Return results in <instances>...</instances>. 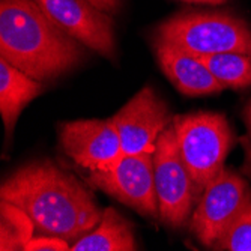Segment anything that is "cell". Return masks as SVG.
<instances>
[{
    "label": "cell",
    "mask_w": 251,
    "mask_h": 251,
    "mask_svg": "<svg viewBox=\"0 0 251 251\" xmlns=\"http://www.w3.org/2000/svg\"><path fill=\"white\" fill-rule=\"evenodd\" d=\"M244 122H245V126H247V132H248L247 140L251 143V100L248 101V104L244 108Z\"/></svg>",
    "instance_id": "ffe728a7"
},
{
    "label": "cell",
    "mask_w": 251,
    "mask_h": 251,
    "mask_svg": "<svg viewBox=\"0 0 251 251\" xmlns=\"http://www.w3.org/2000/svg\"><path fill=\"white\" fill-rule=\"evenodd\" d=\"M153 47L163 73L180 94L187 97H206L224 90L200 57L163 41H153Z\"/></svg>",
    "instance_id": "8fae6325"
},
{
    "label": "cell",
    "mask_w": 251,
    "mask_h": 251,
    "mask_svg": "<svg viewBox=\"0 0 251 251\" xmlns=\"http://www.w3.org/2000/svg\"><path fill=\"white\" fill-rule=\"evenodd\" d=\"M153 177L161 221L170 227L185 224L201 191L180 158L173 124L163 131L156 142Z\"/></svg>",
    "instance_id": "5b68a950"
},
{
    "label": "cell",
    "mask_w": 251,
    "mask_h": 251,
    "mask_svg": "<svg viewBox=\"0 0 251 251\" xmlns=\"http://www.w3.org/2000/svg\"><path fill=\"white\" fill-rule=\"evenodd\" d=\"M89 2L107 14H115L121 6V0H89Z\"/></svg>",
    "instance_id": "ac0fdd59"
},
{
    "label": "cell",
    "mask_w": 251,
    "mask_h": 251,
    "mask_svg": "<svg viewBox=\"0 0 251 251\" xmlns=\"http://www.w3.org/2000/svg\"><path fill=\"white\" fill-rule=\"evenodd\" d=\"M70 248L71 245L66 239L53 235H45L32 238L26 244L25 251H68Z\"/></svg>",
    "instance_id": "e0dca14e"
},
{
    "label": "cell",
    "mask_w": 251,
    "mask_h": 251,
    "mask_svg": "<svg viewBox=\"0 0 251 251\" xmlns=\"http://www.w3.org/2000/svg\"><path fill=\"white\" fill-rule=\"evenodd\" d=\"M212 248L226 251H251V200Z\"/></svg>",
    "instance_id": "2e32d148"
},
{
    "label": "cell",
    "mask_w": 251,
    "mask_h": 251,
    "mask_svg": "<svg viewBox=\"0 0 251 251\" xmlns=\"http://www.w3.org/2000/svg\"><path fill=\"white\" fill-rule=\"evenodd\" d=\"M119 132L124 155L153 153L156 142L170 125L167 104L146 86L111 116Z\"/></svg>",
    "instance_id": "ba28073f"
},
{
    "label": "cell",
    "mask_w": 251,
    "mask_h": 251,
    "mask_svg": "<svg viewBox=\"0 0 251 251\" xmlns=\"http://www.w3.org/2000/svg\"><path fill=\"white\" fill-rule=\"evenodd\" d=\"M137 242L131 223L115 208L102 211L101 220L94 230L77 239L70 251H134Z\"/></svg>",
    "instance_id": "4fadbf2b"
},
{
    "label": "cell",
    "mask_w": 251,
    "mask_h": 251,
    "mask_svg": "<svg viewBox=\"0 0 251 251\" xmlns=\"http://www.w3.org/2000/svg\"><path fill=\"white\" fill-rule=\"evenodd\" d=\"M185 2L190 3H209V5H221L226 0H185Z\"/></svg>",
    "instance_id": "44dd1931"
},
{
    "label": "cell",
    "mask_w": 251,
    "mask_h": 251,
    "mask_svg": "<svg viewBox=\"0 0 251 251\" xmlns=\"http://www.w3.org/2000/svg\"><path fill=\"white\" fill-rule=\"evenodd\" d=\"M0 199L25 211L39 233L68 242L94 230L102 215L87 187L49 159L11 173L2 184Z\"/></svg>",
    "instance_id": "6da1fadb"
},
{
    "label": "cell",
    "mask_w": 251,
    "mask_h": 251,
    "mask_svg": "<svg viewBox=\"0 0 251 251\" xmlns=\"http://www.w3.org/2000/svg\"><path fill=\"white\" fill-rule=\"evenodd\" d=\"M59 143L75 164L89 172L108 169L124 155L113 119H81L59 125Z\"/></svg>",
    "instance_id": "30bf717a"
},
{
    "label": "cell",
    "mask_w": 251,
    "mask_h": 251,
    "mask_svg": "<svg viewBox=\"0 0 251 251\" xmlns=\"http://www.w3.org/2000/svg\"><path fill=\"white\" fill-rule=\"evenodd\" d=\"M155 41L180 47L197 57L221 53L251 54V27L227 12H185L161 23Z\"/></svg>",
    "instance_id": "3957f363"
},
{
    "label": "cell",
    "mask_w": 251,
    "mask_h": 251,
    "mask_svg": "<svg viewBox=\"0 0 251 251\" xmlns=\"http://www.w3.org/2000/svg\"><path fill=\"white\" fill-rule=\"evenodd\" d=\"M0 57L45 83L77 68L86 47L54 25L35 0H0Z\"/></svg>",
    "instance_id": "7a4b0ae2"
},
{
    "label": "cell",
    "mask_w": 251,
    "mask_h": 251,
    "mask_svg": "<svg viewBox=\"0 0 251 251\" xmlns=\"http://www.w3.org/2000/svg\"><path fill=\"white\" fill-rule=\"evenodd\" d=\"M242 145H244V149H245V161H244V172L248 175V176H251V143L247 140V139H244V142H242Z\"/></svg>",
    "instance_id": "d6986e66"
},
{
    "label": "cell",
    "mask_w": 251,
    "mask_h": 251,
    "mask_svg": "<svg viewBox=\"0 0 251 251\" xmlns=\"http://www.w3.org/2000/svg\"><path fill=\"white\" fill-rule=\"evenodd\" d=\"M54 25L86 49L113 59L116 51L115 25L110 14L89 0H35Z\"/></svg>",
    "instance_id": "9c48e42d"
},
{
    "label": "cell",
    "mask_w": 251,
    "mask_h": 251,
    "mask_svg": "<svg viewBox=\"0 0 251 251\" xmlns=\"http://www.w3.org/2000/svg\"><path fill=\"white\" fill-rule=\"evenodd\" d=\"M42 90V81L32 78L0 57V113L8 135L12 134L23 108L39 97Z\"/></svg>",
    "instance_id": "7c38bea8"
},
{
    "label": "cell",
    "mask_w": 251,
    "mask_h": 251,
    "mask_svg": "<svg viewBox=\"0 0 251 251\" xmlns=\"http://www.w3.org/2000/svg\"><path fill=\"white\" fill-rule=\"evenodd\" d=\"M87 180L139 214L149 218L159 217L153 153L122 155L108 169L90 172Z\"/></svg>",
    "instance_id": "52a82bcc"
},
{
    "label": "cell",
    "mask_w": 251,
    "mask_h": 251,
    "mask_svg": "<svg viewBox=\"0 0 251 251\" xmlns=\"http://www.w3.org/2000/svg\"><path fill=\"white\" fill-rule=\"evenodd\" d=\"M179 153L197 188L206 185L224 169L233 145V134L220 113L199 111L173 118Z\"/></svg>",
    "instance_id": "277c9868"
},
{
    "label": "cell",
    "mask_w": 251,
    "mask_h": 251,
    "mask_svg": "<svg viewBox=\"0 0 251 251\" xmlns=\"http://www.w3.org/2000/svg\"><path fill=\"white\" fill-rule=\"evenodd\" d=\"M224 89L251 86V54L221 53L200 57Z\"/></svg>",
    "instance_id": "5bb4252c"
},
{
    "label": "cell",
    "mask_w": 251,
    "mask_h": 251,
    "mask_svg": "<svg viewBox=\"0 0 251 251\" xmlns=\"http://www.w3.org/2000/svg\"><path fill=\"white\" fill-rule=\"evenodd\" d=\"M2 218H0V250H25L33 238L35 224L32 218L15 204L2 200Z\"/></svg>",
    "instance_id": "9a60e30c"
},
{
    "label": "cell",
    "mask_w": 251,
    "mask_h": 251,
    "mask_svg": "<svg viewBox=\"0 0 251 251\" xmlns=\"http://www.w3.org/2000/svg\"><path fill=\"white\" fill-rule=\"evenodd\" d=\"M250 200L247 180L224 167L203 190L191 214V232L203 245L214 247Z\"/></svg>",
    "instance_id": "8992f818"
}]
</instances>
